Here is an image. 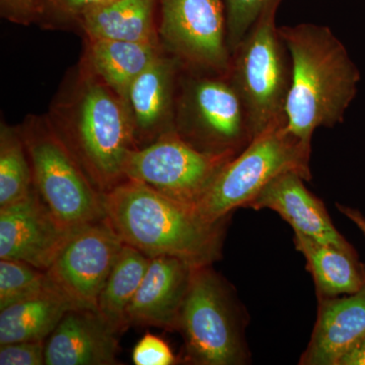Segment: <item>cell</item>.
<instances>
[{"label": "cell", "instance_id": "1", "mask_svg": "<svg viewBox=\"0 0 365 365\" xmlns=\"http://www.w3.org/2000/svg\"><path fill=\"white\" fill-rule=\"evenodd\" d=\"M48 117L103 196L126 180L125 163L137 148L128 110L83 61L62 86Z\"/></svg>", "mask_w": 365, "mask_h": 365}, {"label": "cell", "instance_id": "2", "mask_svg": "<svg viewBox=\"0 0 365 365\" xmlns=\"http://www.w3.org/2000/svg\"><path fill=\"white\" fill-rule=\"evenodd\" d=\"M106 220L127 246L153 258L170 256L193 267L220 260L227 220L210 223L188 205L135 180L104 195Z\"/></svg>", "mask_w": 365, "mask_h": 365}, {"label": "cell", "instance_id": "3", "mask_svg": "<svg viewBox=\"0 0 365 365\" xmlns=\"http://www.w3.org/2000/svg\"><path fill=\"white\" fill-rule=\"evenodd\" d=\"M292 64L285 116L297 138L312 146L314 131L343 121L357 91L359 72L328 26H279Z\"/></svg>", "mask_w": 365, "mask_h": 365}, {"label": "cell", "instance_id": "4", "mask_svg": "<svg viewBox=\"0 0 365 365\" xmlns=\"http://www.w3.org/2000/svg\"><path fill=\"white\" fill-rule=\"evenodd\" d=\"M311 153L312 146L288 130L287 119L274 123L222 168L193 207L207 222L227 220L232 211L247 208L266 185L284 173L311 180Z\"/></svg>", "mask_w": 365, "mask_h": 365}, {"label": "cell", "instance_id": "5", "mask_svg": "<svg viewBox=\"0 0 365 365\" xmlns=\"http://www.w3.org/2000/svg\"><path fill=\"white\" fill-rule=\"evenodd\" d=\"M32 167L34 188L68 232L106 217L104 196L95 188L47 116H30L20 127Z\"/></svg>", "mask_w": 365, "mask_h": 365}, {"label": "cell", "instance_id": "6", "mask_svg": "<svg viewBox=\"0 0 365 365\" xmlns=\"http://www.w3.org/2000/svg\"><path fill=\"white\" fill-rule=\"evenodd\" d=\"M281 0H271L232 53L228 78L241 96L254 137L287 119L292 64L276 26Z\"/></svg>", "mask_w": 365, "mask_h": 365}, {"label": "cell", "instance_id": "7", "mask_svg": "<svg viewBox=\"0 0 365 365\" xmlns=\"http://www.w3.org/2000/svg\"><path fill=\"white\" fill-rule=\"evenodd\" d=\"M181 76L175 130L203 153L239 155L254 133L244 102L228 76L192 71Z\"/></svg>", "mask_w": 365, "mask_h": 365}, {"label": "cell", "instance_id": "8", "mask_svg": "<svg viewBox=\"0 0 365 365\" xmlns=\"http://www.w3.org/2000/svg\"><path fill=\"white\" fill-rule=\"evenodd\" d=\"M241 309L210 266L194 267L179 317L185 359L198 365H240L248 360Z\"/></svg>", "mask_w": 365, "mask_h": 365}, {"label": "cell", "instance_id": "9", "mask_svg": "<svg viewBox=\"0 0 365 365\" xmlns=\"http://www.w3.org/2000/svg\"><path fill=\"white\" fill-rule=\"evenodd\" d=\"M163 49L198 73L228 76L232 54L222 0H160Z\"/></svg>", "mask_w": 365, "mask_h": 365}, {"label": "cell", "instance_id": "10", "mask_svg": "<svg viewBox=\"0 0 365 365\" xmlns=\"http://www.w3.org/2000/svg\"><path fill=\"white\" fill-rule=\"evenodd\" d=\"M234 158L196 150L174 130L131 150L124 174L126 179L143 182L163 195L194 206Z\"/></svg>", "mask_w": 365, "mask_h": 365}, {"label": "cell", "instance_id": "11", "mask_svg": "<svg viewBox=\"0 0 365 365\" xmlns=\"http://www.w3.org/2000/svg\"><path fill=\"white\" fill-rule=\"evenodd\" d=\"M123 247L106 218L88 223L71 235L46 272L78 306L97 311L98 297Z\"/></svg>", "mask_w": 365, "mask_h": 365}, {"label": "cell", "instance_id": "12", "mask_svg": "<svg viewBox=\"0 0 365 365\" xmlns=\"http://www.w3.org/2000/svg\"><path fill=\"white\" fill-rule=\"evenodd\" d=\"M73 232L59 225L34 188L24 200L0 208V259L46 271Z\"/></svg>", "mask_w": 365, "mask_h": 365}, {"label": "cell", "instance_id": "13", "mask_svg": "<svg viewBox=\"0 0 365 365\" xmlns=\"http://www.w3.org/2000/svg\"><path fill=\"white\" fill-rule=\"evenodd\" d=\"M182 69V64L165 51L132 83L124 102L136 148H144L175 130Z\"/></svg>", "mask_w": 365, "mask_h": 365}, {"label": "cell", "instance_id": "14", "mask_svg": "<svg viewBox=\"0 0 365 365\" xmlns=\"http://www.w3.org/2000/svg\"><path fill=\"white\" fill-rule=\"evenodd\" d=\"M304 181L297 173H284L266 185L247 208L270 209L289 223L295 234L357 255L333 225L324 203L304 186Z\"/></svg>", "mask_w": 365, "mask_h": 365}, {"label": "cell", "instance_id": "15", "mask_svg": "<svg viewBox=\"0 0 365 365\" xmlns=\"http://www.w3.org/2000/svg\"><path fill=\"white\" fill-rule=\"evenodd\" d=\"M193 266L179 258L158 256L150 265L127 311L128 326L178 331Z\"/></svg>", "mask_w": 365, "mask_h": 365}, {"label": "cell", "instance_id": "16", "mask_svg": "<svg viewBox=\"0 0 365 365\" xmlns=\"http://www.w3.org/2000/svg\"><path fill=\"white\" fill-rule=\"evenodd\" d=\"M119 335L97 311L71 309L45 341V364H120Z\"/></svg>", "mask_w": 365, "mask_h": 365}, {"label": "cell", "instance_id": "17", "mask_svg": "<svg viewBox=\"0 0 365 365\" xmlns=\"http://www.w3.org/2000/svg\"><path fill=\"white\" fill-rule=\"evenodd\" d=\"M318 319L299 364L338 365L365 337V284L343 297H321Z\"/></svg>", "mask_w": 365, "mask_h": 365}, {"label": "cell", "instance_id": "18", "mask_svg": "<svg viewBox=\"0 0 365 365\" xmlns=\"http://www.w3.org/2000/svg\"><path fill=\"white\" fill-rule=\"evenodd\" d=\"M165 51L160 42L88 40L81 61L125 100L132 83Z\"/></svg>", "mask_w": 365, "mask_h": 365}, {"label": "cell", "instance_id": "19", "mask_svg": "<svg viewBox=\"0 0 365 365\" xmlns=\"http://www.w3.org/2000/svg\"><path fill=\"white\" fill-rule=\"evenodd\" d=\"M157 0H106L79 19L88 40L160 42L155 24Z\"/></svg>", "mask_w": 365, "mask_h": 365}, {"label": "cell", "instance_id": "20", "mask_svg": "<svg viewBox=\"0 0 365 365\" xmlns=\"http://www.w3.org/2000/svg\"><path fill=\"white\" fill-rule=\"evenodd\" d=\"M83 309L60 289L48 290L0 309V345L46 341L69 311Z\"/></svg>", "mask_w": 365, "mask_h": 365}, {"label": "cell", "instance_id": "21", "mask_svg": "<svg viewBox=\"0 0 365 365\" xmlns=\"http://www.w3.org/2000/svg\"><path fill=\"white\" fill-rule=\"evenodd\" d=\"M294 235L295 247L306 259L319 299L355 294L364 287L365 269L360 265L357 255L314 241L306 235Z\"/></svg>", "mask_w": 365, "mask_h": 365}, {"label": "cell", "instance_id": "22", "mask_svg": "<svg viewBox=\"0 0 365 365\" xmlns=\"http://www.w3.org/2000/svg\"><path fill=\"white\" fill-rule=\"evenodd\" d=\"M150 262V257L124 244L101 292L98 314L117 333L122 334L129 328L127 311L143 282Z\"/></svg>", "mask_w": 365, "mask_h": 365}, {"label": "cell", "instance_id": "23", "mask_svg": "<svg viewBox=\"0 0 365 365\" xmlns=\"http://www.w3.org/2000/svg\"><path fill=\"white\" fill-rule=\"evenodd\" d=\"M34 189L32 167L20 127L0 126V208L24 200Z\"/></svg>", "mask_w": 365, "mask_h": 365}, {"label": "cell", "instance_id": "24", "mask_svg": "<svg viewBox=\"0 0 365 365\" xmlns=\"http://www.w3.org/2000/svg\"><path fill=\"white\" fill-rule=\"evenodd\" d=\"M52 289L59 288L46 271L24 262L0 261V309Z\"/></svg>", "mask_w": 365, "mask_h": 365}, {"label": "cell", "instance_id": "25", "mask_svg": "<svg viewBox=\"0 0 365 365\" xmlns=\"http://www.w3.org/2000/svg\"><path fill=\"white\" fill-rule=\"evenodd\" d=\"M271 0H225L230 52L246 37Z\"/></svg>", "mask_w": 365, "mask_h": 365}, {"label": "cell", "instance_id": "26", "mask_svg": "<svg viewBox=\"0 0 365 365\" xmlns=\"http://www.w3.org/2000/svg\"><path fill=\"white\" fill-rule=\"evenodd\" d=\"M132 361L135 365H173L178 359L165 340L146 333L134 347Z\"/></svg>", "mask_w": 365, "mask_h": 365}, {"label": "cell", "instance_id": "27", "mask_svg": "<svg viewBox=\"0 0 365 365\" xmlns=\"http://www.w3.org/2000/svg\"><path fill=\"white\" fill-rule=\"evenodd\" d=\"M45 364V341H21L0 345V365Z\"/></svg>", "mask_w": 365, "mask_h": 365}, {"label": "cell", "instance_id": "28", "mask_svg": "<svg viewBox=\"0 0 365 365\" xmlns=\"http://www.w3.org/2000/svg\"><path fill=\"white\" fill-rule=\"evenodd\" d=\"M4 18L14 23L30 25L43 13V0H0Z\"/></svg>", "mask_w": 365, "mask_h": 365}, {"label": "cell", "instance_id": "29", "mask_svg": "<svg viewBox=\"0 0 365 365\" xmlns=\"http://www.w3.org/2000/svg\"><path fill=\"white\" fill-rule=\"evenodd\" d=\"M55 11L66 18L78 21L83 14L93 7L103 4L106 0H49Z\"/></svg>", "mask_w": 365, "mask_h": 365}, {"label": "cell", "instance_id": "30", "mask_svg": "<svg viewBox=\"0 0 365 365\" xmlns=\"http://www.w3.org/2000/svg\"><path fill=\"white\" fill-rule=\"evenodd\" d=\"M338 365H365V337L343 355Z\"/></svg>", "mask_w": 365, "mask_h": 365}, {"label": "cell", "instance_id": "31", "mask_svg": "<svg viewBox=\"0 0 365 365\" xmlns=\"http://www.w3.org/2000/svg\"><path fill=\"white\" fill-rule=\"evenodd\" d=\"M337 209L343 215L349 218L359 228L360 232L365 235V216L359 210L349 207V206L341 205V204H337Z\"/></svg>", "mask_w": 365, "mask_h": 365}]
</instances>
